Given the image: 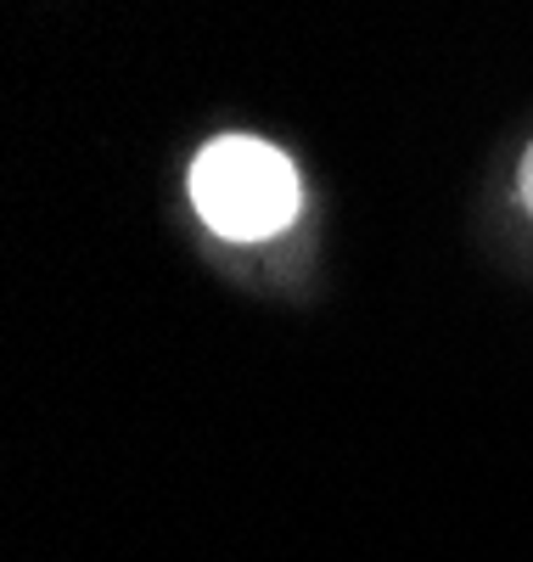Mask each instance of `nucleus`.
Masks as SVG:
<instances>
[{"label": "nucleus", "mask_w": 533, "mask_h": 562, "mask_svg": "<svg viewBox=\"0 0 533 562\" xmlns=\"http://www.w3.org/2000/svg\"><path fill=\"white\" fill-rule=\"evenodd\" d=\"M298 164L259 135H219L191 164V209L225 243H264L298 220Z\"/></svg>", "instance_id": "obj_1"}, {"label": "nucleus", "mask_w": 533, "mask_h": 562, "mask_svg": "<svg viewBox=\"0 0 533 562\" xmlns=\"http://www.w3.org/2000/svg\"><path fill=\"white\" fill-rule=\"evenodd\" d=\"M517 192H522V209H528V220H533V147L522 153V175H517Z\"/></svg>", "instance_id": "obj_2"}]
</instances>
